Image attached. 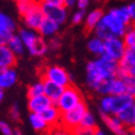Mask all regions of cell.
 <instances>
[{"instance_id": "7402d4cb", "label": "cell", "mask_w": 135, "mask_h": 135, "mask_svg": "<svg viewBox=\"0 0 135 135\" xmlns=\"http://www.w3.org/2000/svg\"><path fill=\"white\" fill-rule=\"evenodd\" d=\"M110 12L113 15L118 17L119 20H122L124 24H127L128 26H130L131 22V16H130V11L128 6H119V8H114L110 9Z\"/></svg>"}, {"instance_id": "d6a6232c", "label": "cell", "mask_w": 135, "mask_h": 135, "mask_svg": "<svg viewBox=\"0 0 135 135\" xmlns=\"http://www.w3.org/2000/svg\"><path fill=\"white\" fill-rule=\"evenodd\" d=\"M97 128H86V127H77L72 130V135H94Z\"/></svg>"}, {"instance_id": "7c38bea8", "label": "cell", "mask_w": 135, "mask_h": 135, "mask_svg": "<svg viewBox=\"0 0 135 135\" xmlns=\"http://www.w3.org/2000/svg\"><path fill=\"white\" fill-rule=\"evenodd\" d=\"M52 104H55V103L46 94H41V95H36V97L29 98L27 108H29L30 113H38V114H41L42 112L45 109H47Z\"/></svg>"}, {"instance_id": "f1b7e54d", "label": "cell", "mask_w": 135, "mask_h": 135, "mask_svg": "<svg viewBox=\"0 0 135 135\" xmlns=\"http://www.w3.org/2000/svg\"><path fill=\"white\" fill-rule=\"evenodd\" d=\"M36 3H37V0H26V1L17 3V11L20 14V16H24L26 12L30 11Z\"/></svg>"}, {"instance_id": "52a82bcc", "label": "cell", "mask_w": 135, "mask_h": 135, "mask_svg": "<svg viewBox=\"0 0 135 135\" xmlns=\"http://www.w3.org/2000/svg\"><path fill=\"white\" fill-rule=\"evenodd\" d=\"M41 4L42 12L46 19L55 21L57 24H63L67 19V8L65 5H53L46 4V3H40Z\"/></svg>"}, {"instance_id": "277c9868", "label": "cell", "mask_w": 135, "mask_h": 135, "mask_svg": "<svg viewBox=\"0 0 135 135\" xmlns=\"http://www.w3.org/2000/svg\"><path fill=\"white\" fill-rule=\"evenodd\" d=\"M40 77L41 81H51L60 84L62 87H67L71 84V77L68 72L60 66H45L40 71Z\"/></svg>"}, {"instance_id": "484cf974", "label": "cell", "mask_w": 135, "mask_h": 135, "mask_svg": "<svg viewBox=\"0 0 135 135\" xmlns=\"http://www.w3.org/2000/svg\"><path fill=\"white\" fill-rule=\"evenodd\" d=\"M131 65H135V47L127 49L123 58L119 61V67H122V68H125Z\"/></svg>"}, {"instance_id": "ee69618b", "label": "cell", "mask_w": 135, "mask_h": 135, "mask_svg": "<svg viewBox=\"0 0 135 135\" xmlns=\"http://www.w3.org/2000/svg\"><path fill=\"white\" fill-rule=\"evenodd\" d=\"M14 1H16V4H17V3H21V1H26V0H14Z\"/></svg>"}, {"instance_id": "60d3db41", "label": "cell", "mask_w": 135, "mask_h": 135, "mask_svg": "<svg viewBox=\"0 0 135 135\" xmlns=\"http://www.w3.org/2000/svg\"><path fill=\"white\" fill-rule=\"evenodd\" d=\"M74 3H76V0H63V4H65L66 8H71V6H73Z\"/></svg>"}, {"instance_id": "6da1fadb", "label": "cell", "mask_w": 135, "mask_h": 135, "mask_svg": "<svg viewBox=\"0 0 135 135\" xmlns=\"http://www.w3.org/2000/svg\"><path fill=\"white\" fill-rule=\"evenodd\" d=\"M119 62L107 55H102L98 60L92 61L87 65V82L93 89L118 73Z\"/></svg>"}, {"instance_id": "5b68a950", "label": "cell", "mask_w": 135, "mask_h": 135, "mask_svg": "<svg viewBox=\"0 0 135 135\" xmlns=\"http://www.w3.org/2000/svg\"><path fill=\"white\" fill-rule=\"evenodd\" d=\"M87 105L86 103L82 102L81 104H78L77 107H74L70 110L65 112L62 113V117H61V125L68 129V130H74L77 127L81 125L82 123V119L83 117L86 115L87 113Z\"/></svg>"}, {"instance_id": "8992f818", "label": "cell", "mask_w": 135, "mask_h": 135, "mask_svg": "<svg viewBox=\"0 0 135 135\" xmlns=\"http://www.w3.org/2000/svg\"><path fill=\"white\" fill-rule=\"evenodd\" d=\"M105 53L107 56L115 60V61H120L123 58L124 53L127 51V46L124 44V40H122L119 36H112L110 38L105 40Z\"/></svg>"}, {"instance_id": "7dc6e473", "label": "cell", "mask_w": 135, "mask_h": 135, "mask_svg": "<svg viewBox=\"0 0 135 135\" xmlns=\"http://www.w3.org/2000/svg\"><path fill=\"white\" fill-rule=\"evenodd\" d=\"M134 105H135V100H134Z\"/></svg>"}, {"instance_id": "603a6c76", "label": "cell", "mask_w": 135, "mask_h": 135, "mask_svg": "<svg viewBox=\"0 0 135 135\" xmlns=\"http://www.w3.org/2000/svg\"><path fill=\"white\" fill-rule=\"evenodd\" d=\"M88 50L92 53L102 56V55L105 53V42H104V40L99 38V37H94L88 42Z\"/></svg>"}, {"instance_id": "e0dca14e", "label": "cell", "mask_w": 135, "mask_h": 135, "mask_svg": "<svg viewBox=\"0 0 135 135\" xmlns=\"http://www.w3.org/2000/svg\"><path fill=\"white\" fill-rule=\"evenodd\" d=\"M117 117L120 119V122H122L128 129L133 128L135 125V105L131 104V105L124 108L123 110H120L118 114H117Z\"/></svg>"}, {"instance_id": "ba28073f", "label": "cell", "mask_w": 135, "mask_h": 135, "mask_svg": "<svg viewBox=\"0 0 135 135\" xmlns=\"http://www.w3.org/2000/svg\"><path fill=\"white\" fill-rule=\"evenodd\" d=\"M21 17H22V21H24L25 26L27 29L37 31L38 27H40V25L42 24L44 19H45V15H44L42 9H41V4L37 1L36 4L32 6V9L30 11H27L24 16H21Z\"/></svg>"}, {"instance_id": "f35d334b", "label": "cell", "mask_w": 135, "mask_h": 135, "mask_svg": "<svg viewBox=\"0 0 135 135\" xmlns=\"http://www.w3.org/2000/svg\"><path fill=\"white\" fill-rule=\"evenodd\" d=\"M38 3H46V4H53V5H65L63 0H37Z\"/></svg>"}, {"instance_id": "cb8c5ba5", "label": "cell", "mask_w": 135, "mask_h": 135, "mask_svg": "<svg viewBox=\"0 0 135 135\" xmlns=\"http://www.w3.org/2000/svg\"><path fill=\"white\" fill-rule=\"evenodd\" d=\"M6 45L9 46V49L11 50L16 56H20V55L24 53L25 45H24V42H22V40H21V37L19 36V35H12V37L8 41Z\"/></svg>"}, {"instance_id": "836d02e7", "label": "cell", "mask_w": 135, "mask_h": 135, "mask_svg": "<svg viewBox=\"0 0 135 135\" xmlns=\"http://www.w3.org/2000/svg\"><path fill=\"white\" fill-rule=\"evenodd\" d=\"M0 133L3 135H16V129H12L4 120H0Z\"/></svg>"}, {"instance_id": "2e32d148", "label": "cell", "mask_w": 135, "mask_h": 135, "mask_svg": "<svg viewBox=\"0 0 135 135\" xmlns=\"http://www.w3.org/2000/svg\"><path fill=\"white\" fill-rule=\"evenodd\" d=\"M17 81V73L14 70V67L11 68H5V70L0 71V87L3 89H8L10 87H12Z\"/></svg>"}, {"instance_id": "3957f363", "label": "cell", "mask_w": 135, "mask_h": 135, "mask_svg": "<svg viewBox=\"0 0 135 135\" xmlns=\"http://www.w3.org/2000/svg\"><path fill=\"white\" fill-rule=\"evenodd\" d=\"M82 102H83V95L81 93V90L71 83L70 86L65 87L61 97L58 98V100L55 104L62 113H65V112L70 110L74 107H77Z\"/></svg>"}, {"instance_id": "4dcf8cb0", "label": "cell", "mask_w": 135, "mask_h": 135, "mask_svg": "<svg viewBox=\"0 0 135 135\" xmlns=\"http://www.w3.org/2000/svg\"><path fill=\"white\" fill-rule=\"evenodd\" d=\"M81 127H86V128H97V124H95V119L92 115V113L87 112L86 115L83 117L82 123H81Z\"/></svg>"}, {"instance_id": "ab89813d", "label": "cell", "mask_w": 135, "mask_h": 135, "mask_svg": "<svg viewBox=\"0 0 135 135\" xmlns=\"http://www.w3.org/2000/svg\"><path fill=\"white\" fill-rule=\"evenodd\" d=\"M89 4V0H77V5L79 10H84Z\"/></svg>"}, {"instance_id": "1f68e13d", "label": "cell", "mask_w": 135, "mask_h": 135, "mask_svg": "<svg viewBox=\"0 0 135 135\" xmlns=\"http://www.w3.org/2000/svg\"><path fill=\"white\" fill-rule=\"evenodd\" d=\"M47 135H72V131L66 129L63 125H57V127H53L50 129V131L47 133Z\"/></svg>"}, {"instance_id": "f546056e", "label": "cell", "mask_w": 135, "mask_h": 135, "mask_svg": "<svg viewBox=\"0 0 135 135\" xmlns=\"http://www.w3.org/2000/svg\"><path fill=\"white\" fill-rule=\"evenodd\" d=\"M120 77L123 78L124 81H125V83H127L128 93L131 94V95L135 98V77H131L129 74H123V76H120Z\"/></svg>"}, {"instance_id": "b9f144b4", "label": "cell", "mask_w": 135, "mask_h": 135, "mask_svg": "<svg viewBox=\"0 0 135 135\" xmlns=\"http://www.w3.org/2000/svg\"><path fill=\"white\" fill-rule=\"evenodd\" d=\"M3 99H4V89L0 87V102H1Z\"/></svg>"}, {"instance_id": "5bb4252c", "label": "cell", "mask_w": 135, "mask_h": 135, "mask_svg": "<svg viewBox=\"0 0 135 135\" xmlns=\"http://www.w3.org/2000/svg\"><path fill=\"white\" fill-rule=\"evenodd\" d=\"M42 118L46 120V123L50 125V128L57 127L61 124V117H62V112L58 109L56 104H52L50 105L47 109L41 113Z\"/></svg>"}, {"instance_id": "d4e9b609", "label": "cell", "mask_w": 135, "mask_h": 135, "mask_svg": "<svg viewBox=\"0 0 135 135\" xmlns=\"http://www.w3.org/2000/svg\"><path fill=\"white\" fill-rule=\"evenodd\" d=\"M94 32H95V37H99V38H102V40H108V38H110L112 36H114L113 32L110 31V29L104 24V21L100 20L99 21V24L95 26V29H94Z\"/></svg>"}, {"instance_id": "e575fe53", "label": "cell", "mask_w": 135, "mask_h": 135, "mask_svg": "<svg viewBox=\"0 0 135 135\" xmlns=\"http://www.w3.org/2000/svg\"><path fill=\"white\" fill-rule=\"evenodd\" d=\"M123 74H129V76H131V77H135V65L128 66V67H125V68L119 67L117 76L120 77V76H123Z\"/></svg>"}, {"instance_id": "ac0fdd59", "label": "cell", "mask_w": 135, "mask_h": 135, "mask_svg": "<svg viewBox=\"0 0 135 135\" xmlns=\"http://www.w3.org/2000/svg\"><path fill=\"white\" fill-rule=\"evenodd\" d=\"M29 120H30L31 127L36 131H38V133H42V134L47 135V133L51 129L49 124L46 123V120L42 118V115L38 114V113H31L29 117Z\"/></svg>"}, {"instance_id": "4316f807", "label": "cell", "mask_w": 135, "mask_h": 135, "mask_svg": "<svg viewBox=\"0 0 135 135\" xmlns=\"http://www.w3.org/2000/svg\"><path fill=\"white\" fill-rule=\"evenodd\" d=\"M41 94H45V84H44V81L33 83V84H31V86L27 88V98L36 97V95H41Z\"/></svg>"}, {"instance_id": "d590c367", "label": "cell", "mask_w": 135, "mask_h": 135, "mask_svg": "<svg viewBox=\"0 0 135 135\" xmlns=\"http://www.w3.org/2000/svg\"><path fill=\"white\" fill-rule=\"evenodd\" d=\"M10 117H11L14 120H19L20 119V110H19V107L16 104H14V105L10 108Z\"/></svg>"}, {"instance_id": "9a60e30c", "label": "cell", "mask_w": 135, "mask_h": 135, "mask_svg": "<svg viewBox=\"0 0 135 135\" xmlns=\"http://www.w3.org/2000/svg\"><path fill=\"white\" fill-rule=\"evenodd\" d=\"M27 50L32 56H44L49 50V44L44 40V36L37 33V36L33 38V41L27 46Z\"/></svg>"}, {"instance_id": "ffe728a7", "label": "cell", "mask_w": 135, "mask_h": 135, "mask_svg": "<svg viewBox=\"0 0 135 135\" xmlns=\"http://www.w3.org/2000/svg\"><path fill=\"white\" fill-rule=\"evenodd\" d=\"M58 29H60V24H57V22H55V21L45 17L44 21H42V24L40 25L38 30H37V32L44 37H51L57 33Z\"/></svg>"}, {"instance_id": "8fae6325", "label": "cell", "mask_w": 135, "mask_h": 135, "mask_svg": "<svg viewBox=\"0 0 135 135\" xmlns=\"http://www.w3.org/2000/svg\"><path fill=\"white\" fill-rule=\"evenodd\" d=\"M100 118L105 123L108 129L115 135H128V128L124 125L120 119L114 114H105L100 113Z\"/></svg>"}, {"instance_id": "9c48e42d", "label": "cell", "mask_w": 135, "mask_h": 135, "mask_svg": "<svg viewBox=\"0 0 135 135\" xmlns=\"http://www.w3.org/2000/svg\"><path fill=\"white\" fill-rule=\"evenodd\" d=\"M16 29V24L10 16L0 12V44H8Z\"/></svg>"}, {"instance_id": "83f0119b", "label": "cell", "mask_w": 135, "mask_h": 135, "mask_svg": "<svg viewBox=\"0 0 135 135\" xmlns=\"http://www.w3.org/2000/svg\"><path fill=\"white\" fill-rule=\"evenodd\" d=\"M124 44L127 46V49H130V47H135V36H134V30H133V24L128 27L127 32L124 33L123 36Z\"/></svg>"}, {"instance_id": "7bdbcfd3", "label": "cell", "mask_w": 135, "mask_h": 135, "mask_svg": "<svg viewBox=\"0 0 135 135\" xmlns=\"http://www.w3.org/2000/svg\"><path fill=\"white\" fill-rule=\"evenodd\" d=\"M94 135H105V134H104L102 130H99L98 128H97V129H95V134H94Z\"/></svg>"}, {"instance_id": "d6986e66", "label": "cell", "mask_w": 135, "mask_h": 135, "mask_svg": "<svg viewBox=\"0 0 135 135\" xmlns=\"http://www.w3.org/2000/svg\"><path fill=\"white\" fill-rule=\"evenodd\" d=\"M44 84H45V94L53 103H56L58 100V98L61 97L65 87L60 86V84L55 82H51V81H44Z\"/></svg>"}, {"instance_id": "8d00e7d4", "label": "cell", "mask_w": 135, "mask_h": 135, "mask_svg": "<svg viewBox=\"0 0 135 135\" xmlns=\"http://www.w3.org/2000/svg\"><path fill=\"white\" fill-rule=\"evenodd\" d=\"M83 17H84V11H83V10H79V11H77L73 15L72 22H73V24H79V22L83 21Z\"/></svg>"}, {"instance_id": "44dd1931", "label": "cell", "mask_w": 135, "mask_h": 135, "mask_svg": "<svg viewBox=\"0 0 135 135\" xmlns=\"http://www.w3.org/2000/svg\"><path fill=\"white\" fill-rule=\"evenodd\" d=\"M103 15H104V12L100 10V9H97V10H94L92 11L87 16L86 19V26H84V30L87 31V33H89L90 31H93L95 29V26L99 24V21L103 19Z\"/></svg>"}, {"instance_id": "74e56055", "label": "cell", "mask_w": 135, "mask_h": 135, "mask_svg": "<svg viewBox=\"0 0 135 135\" xmlns=\"http://www.w3.org/2000/svg\"><path fill=\"white\" fill-rule=\"evenodd\" d=\"M129 8V11H130V16H131V22L135 25V1L131 3V4L128 5Z\"/></svg>"}, {"instance_id": "4fadbf2b", "label": "cell", "mask_w": 135, "mask_h": 135, "mask_svg": "<svg viewBox=\"0 0 135 135\" xmlns=\"http://www.w3.org/2000/svg\"><path fill=\"white\" fill-rule=\"evenodd\" d=\"M16 62V55L9 49V46L6 44H0V71L15 67Z\"/></svg>"}, {"instance_id": "f6af8a7d", "label": "cell", "mask_w": 135, "mask_h": 135, "mask_svg": "<svg viewBox=\"0 0 135 135\" xmlns=\"http://www.w3.org/2000/svg\"><path fill=\"white\" fill-rule=\"evenodd\" d=\"M133 30H134V36H135V25L133 24Z\"/></svg>"}, {"instance_id": "7a4b0ae2", "label": "cell", "mask_w": 135, "mask_h": 135, "mask_svg": "<svg viewBox=\"0 0 135 135\" xmlns=\"http://www.w3.org/2000/svg\"><path fill=\"white\" fill-rule=\"evenodd\" d=\"M134 100L135 98L129 93L118 94V95L107 94L100 100V113L117 115L124 108L134 104Z\"/></svg>"}, {"instance_id": "bcb514c9", "label": "cell", "mask_w": 135, "mask_h": 135, "mask_svg": "<svg viewBox=\"0 0 135 135\" xmlns=\"http://www.w3.org/2000/svg\"><path fill=\"white\" fill-rule=\"evenodd\" d=\"M131 129H133V130H134V133H135V125H134V127H133V128H131Z\"/></svg>"}, {"instance_id": "30bf717a", "label": "cell", "mask_w": 135, "mask_h": 135, "mask_svg": "<svg viewBox=\"0 0 135 135\" xmlns=\"http://www.w3.org/2000/svg\"><path fill=\"white\" fill-rule=\"evenodd\" d=\"M102 20L104 21V24L110 29V31L113 32L114 36H119V37L124 36V33L127 32L128 27H129L127 24H124L123 21L119 20L115 15H113L110 11L107 12V14H104Z\"/></svg>"}]
</instances>
